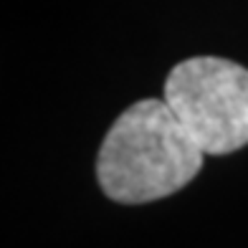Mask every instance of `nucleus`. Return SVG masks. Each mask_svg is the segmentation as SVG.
I'll return each instance as SVG.
<instances>
[{"instance_id": "nucleus-1", "label": "nucleus", "mask_w": 248, "mask_h": 248, "mask_svg": "<svg viewBox=\"0 0 248 248\" xmlns=\"http://www.w3.org/2000/svg\"><path fill=\"white\" fill-rule=\"evenodd\" d=\"M205 152L165 99H140L109 127L96 155V180L122 205L170 198L193 183Z\"/></svg>"}, {"instance_id": "nucleus-2", "label": "nucleus", "mask_w": 248, "mask_h": 248, "mask_svg": "<svg viewBox=\"0 0 248 248\" xmlns=\"http://www.w3.org/2000/svg\"><path fill=\"white\" fill-rule=\"evenodd\" d=\"M162 99L205 155H231L248 144V69L241 63L185 59L167 74Z\"/></svg>"}]
</instances>
